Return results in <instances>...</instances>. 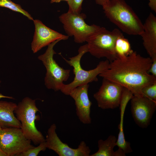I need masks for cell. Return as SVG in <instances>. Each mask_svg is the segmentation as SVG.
Masks as SVG:
<instances>
[{
    "label": "cell",
    "mask_w": 156,
    "mask_h": 156,
    "mask_svg": "<svg viewBox=\"0 0 156 156\" xmlns=\"http://www.w3.org/2000/svg\"><path fill=\"white\" fill-rule=\"evenodd\" d=\"M140 36L150 57L152 60L156 59V17L151 12L143 24V31Z\"/></svg>",
    "instance_id": "5bb4252c"
},
{
    "label": "cell",
    "mask_w": 156,
    "mask_h": 156,
    "mask_svg": "<svg viewBox=\"0 0 156 156\" xmlns=\"http://www.w3.org/2000/svg\"><path fill=\"white\" fill-rule=\"evenodd\" d=\"M142 95L156 101V82L144 87L142 90Z\"/></svg>",
    "instance_id": "44dd1931"
},
{
    "label": "cell",
    "mask_w": 156,
    "mask_h": 156,
    "mask_svg": "<svg viewBox=\"0 0 156 156\" xmlns=\"http://www.w3.org/2000/svg\"><path fill=\"white\" fill-rule=\"evenodd\" d=\"M47 148L45 141L40 143L36 147L30 148L21 153L18 156H37L40 151H44Z\"/></svg>",
    "instance_id": "ffe728a7"
},
{
    "label": "cell",
    "mask_w": 156,
    "mask_h": 156,
    "mask_svg": "<svg viewBox=\"0 0 156 156\" xmlns=\"http://www.w3.org/2000/svg\"><path fill=\"white\" fill-rule=\"evenodd\" d=\"M2 127L1 126H0V134H1V129H2Z\"/></svg>",
    "instance_id": "f1b7e54d"
},
{
    "label": "cell",
    "mask_w": 156,
    "mask_h": 156,
    "mask_svg": "<svg viewBox=\"0 0 156 156\" xmlns=\"http://www.w3.org/2000/svg\"><path fill=\"white\" fill-rule=\"evenodd\" d=\"M102 6L107 17L123 32L130 35L142 34L143 24L124 0H109Z\"/></svg>",
    "instance_id": "7a4b0ae2"
},
{
    "label": "cell",
    "mask_w": 156,
    "mask_h": 156,
    "mask_svg": "<svg viewBox=\"0 0 156 156\" xmlns=\"http://www.w3.org/2000/svg\"><path fill=\"white\" fill-rule=\"evenodd\" d=\"M109 0H95L96 4L103 6L107 3Z\"/></svg>",
    "instance_id": "d4e9b609"
},
{
    "label": "cell",
    "mask_w": 156,
    "mask_h": 156,
    "mask_svg": "<svg viewBox=\"0 0 156 156\" xmlns=\"http://www.w3.org/2000/svg\"><path fill=\"white\" fill-rule=\"evenodd\" d=\"M133 94L128 90L124 88L122 98L120 105V121L118 126L119 132L116 143L118 149L122 151L126 154L132 152V149L129 142L126 141L123 130V119L127 105L133 96Z\"/></svg>",
    "instance_id": "9a60e30c"
},
{
    "label": "cell",
    "mask_w": 156,
    "mask_h": 156,
    "mask_svg": "<svg viewBox=\"0 0 156 156\" xmlns=\"http://www.w3.org/2000/svg\"><path fill=\"white\" fill-rule=\"evenodd\" d=\"M0 82L1 81H0ZM1 98H7L13 99H14L12 96H5L0 93V99Z\"/></svg>",
    "instance_id": "484cf974"
},
{
    "label": "cell",
    "mask_w": 156,
    "mask_h": 156,
    "mask_svg": "<svg viewBox=\"0 0 156 156\" xmlns=\"http://www.w3.org/2000/svg\"><path fill=\"white\" fill-rule=\"evenodd\" d=\"M148 5L151 9L156 12V0H148Z\"/></svg>",
    "instance_id": "cb8c5ba5"
},
{
    "label": "cell",
    "mask_w": 156,
    "mask_h": 156,
    "mask_svg": "<svg viewBox=\"0 0 156 156\" xmlns=\"http://www.w3.org/2000/svg\"><path fill=\"white\" fill-rule=\"evenodd\" d=\"M117 140L116 136L112 135L105 140H99L98 142V151L90 156H116L114 149L116 146Z\"/></svg>",
    "instance_id": "e0dca14e"
},
{
    "label": "cell",
    "mask_w": 156,
    "mask_h": 156,
    "mask_svg": "<svg viewBox=\"0 0 156 156\" xmlns=\"http://www.w3.org/2000/svg\"><path fill=\"white\" fill-rule=\"evenodd\" d=\"M60 41L57 40L49 44L45 52L38 57L46 69L45 86L47 88L55 91L60 90L64 84V82L68 79L70 73V70L60 66L53 58L54 55L56 54L53 47Z\"/></svg>",
    "instance_id": "8992f818"
},
{
    "label": "cell",
    "mask_w": 156,
    "mask_h": 156,
    "mask_svg": "<svg viewBox=\"0 0 156 156\" xmlns=\"http://www.w3.org/2000/svg\"><path fill=\"white\" fill-rule=\"evenodd\" d=\"M152 63L150 57H143L133 51L110 62L109 68L99 76L127 88L133 95H142L144 87L156 82V77L148 73Z\"/></svg>",
    "instance_id": "6da1fadb"
},
{
    "label": "cell",
    "mask_w": 156,
    "mask_h": 156,
    "mask_svg": "<svg viewBox=\"0 0 156 156\" xmlns=\"http://www.w3.org/2000/svg\"><path fill=\"white\" fill-rule=\"evenodd\" d=\"M78 52L76 55L69 58V60L63 58L66 62L73 67V72L75 75L73 81L68 84H64L60 90L66 95H69L70 91L78 86L97 81V76L109 67L110 62L106 60L99 62L93 69L89 70H84L81 67L80 61L82 56L88 52L87 44L81 46Z\"/></svg>",
    "instance_id": "3957f363"
},
{
    "label": "cell",
    "mask_w": 156,
    "mask_h": 156,
    "mask_svg": "<svg viewBox=\"0 0 156 156\" xmlns=\"http://www.w3.org/2000/svg\"><path fill=\"white\" fill-rule=\"evenodd\" d=\"M83 0H69L67 2L68 6V12L74 13H80Z\"/></svg>",
    "instance_id": "7402d4cb"
},
{
    "label": "cell",
    "mask_w": 156,
    "mask_h": 156,
    "mask_svg": "<svg viewBox=\"0 0 156 156\" xmlns=\"http://www.w3.org/2000/svg\"><path fill=\"white\" fill-rule=\"evenodd\" d=\"M69 0H51L50 2L51 3H59L62 1H65L67 2Z\"/></svg>",
    "instance_id": "4316f807"
},
{
    "label": "cell",
    "mask_w": 156,
    "mask_h": 156,
    "mask_svg": "<svg viewBox=\"0 0 156 156\" xmlns=\"http://www.w3.org/2000/svg\"><path fill=\"white\" fill-rule=\"evenodd\" d=\"M56 128L53 123L47 130L45 139L47 148L59 156H90L91 150L84 141H81L77 148H72L60 140L56 133Z\"/></svg>",
    "instance_id": "9c48e42d"
},
{
    "label": "cell",
    "mask_w": 156,
    "mask_h": 156,
    "mask_svg": "<svg viewBox=\"0 0 156 156\" xmlns=\"http://www.w3.org/2000/svg\"><path fill=\"white\" fill-rule=\"evenodd\" d=\"M0 6L7 8L13 11L21 13L29 20H34L31 15L23 9L20 5L14 3L10 0L0 1Z\"/></svg>",
    "instance_id": "d6986e66"
},
{
    "label": "cell",
    "mask_w": 156,
    "mask_h": 156,
    "mask_svg": "<svg viewBox=\"0 0 156 156\" xmlns=\"http://www.w3.org/2000/svg\"><path fill=\"white\" fill-rule=\"evenodd\" d=\"M33 21L35 31L31 49L34 53L57 40H66L69 37L49 28L38 20Z\"/></svg>",
    "instance_id": "7c38bea8"
},
{
    "label": "cell",
    "mask_w": 156,
    "mask_h": 156,
    "mask_svg": "<svg viewBox=\"0 0 156 156\" xmlns=\"http://www.w3.org/2000/svg\"><path fill=\"white\" fill-rule=\"evenodd\" d=\"M123 35L118 29L109 31L101 27L87 41L88 52L98 58L105 57L111 62L118 57L115 49V43L118 38Z\"/></svg>",
    "instance_id": "5b68a950"
},
{
    "label": "cell",
    "mask_w": 156,
    "mask_h": 156,
    "mask_svg": "<svg viewBox=\"0 0 156 156\" xmlns=\"http://www.w3.org/2000/svg\"><path fill=\"white\" fill-rule=\"evenodd\" d=\"M21 128L2 127L0 135V147L7 156L18 155L34 146L31 144Z\"/></svg>",
    "instance_id": "ba28073f"
},
{
    "label": "cell",
    "mask_w": 156,
    "mask_h": 156,
    "mask_svg": "<svg viewBox=\"0 0 156 156\" xmlns=\"http://www.w3.org/2000/svg\"><path fill=\"white\" fill-rule=\"evenodd\" d=\"M0 156H7L0 147Z\"/></svg>",
    "instance_id": "83f0119b"
},
{
    "label": "cell",
    "mask_w": 156,
    "mask_h": 156,
    "mask_svg": "<svg viewBox=\"0 0 156 156\" xmlns=\"http://www.w3.org/2000/svg\"><path fill=\"white\" fill-rule=\"evenodd\" d=\"M124 88L116 83L103 78L101 86L93 97L101 109H114L120 106Z\"/></svg>",
    "instance_id": "30bf717a"
},
{
    "label": "cell",
    "mask_w": 156,
    "mask_h": 156,
    "mask_svg": "<svg viewBox=\"0 0 156 156\" xmlns=\"http://www.w3.org/2000/svg\"><path fill=\"white\" fill-rule=\"evenodd\" d=\"M16 106L13 102L0 101V126L2 127L21 128V123L14 114Z\"/></svg>",
    "instance_id": "2e32d148"
},
{
    "label": "cell",
    "mask_w": 156,
    "mask_h": 156,
    "mask_svg": "<svg viewBox=\"0 0 156 156\" xmlns=\"http://www.w3.org/2000/svg\"><path fill=\"white\" fill-rule=\"evenodd\" d=\"M86 17L84 13L67 12L60 15L59 18L67 35L73 36L75 42L82 43L87 42L101 27L95 24H87L85 21Z\"/></svg>",
    "instance_id": "52a82bcc"
},
{
    "label": "cell",
    "mask_w": 156,
    "mask_h": 156,
    "mask_svg": "<svg viewBox=\"0 0 156 156\" xmlns=\"http://www.w3.org/2000/svg\"><path fill=\"white\" fill-rule=\"evenodd\" d=\"M39 111L36 100L26 97L17 105L14 111L16 117L21 123L23 132L35 145L45 141L44 137L37 129L35 124V120L39 118L36 115Z\"/></svg>",
    "instance_id": "277c9868"
},
{
    "label": "cell",
    "mask_w": 156,
    "mask_h": 156,
    "mask_svg": "<svg viewBox=\"0 0 156 156\" xmlns=\"http://www.w3.org/2000/svg\"><path fill=\"white\" fill-rule=\"evenodd\" d=\"M6 0H0V1H5Z\"/></svg>",
    "instance_id": "f546056e"
},
{
    "label": "cell",
    "mask_w": 156,
    "mask_h": 156,
    "mask_svg": "<svg viewBox=\"0 0 156 156\" xmlns=\"http://www.w3.org/2000/svg\"><path fill=\"white\" fill-rule=\"evenodd\" d=\"M148 73L156 77V59L152 60V63L148 71Z\"/></svg>",
    "instance_id": "603a6c76"
},
{
    "label": "cell",
    "mask_w": 156,
    "mask_h": 156,
    "mask_svg": "<svg viewBox=\"0 0 156 156\" xmlns=\"http://www.w3.org/2000/svg\"><path fill=\"white\" fill-rule=\"evenodd\" d=\"M115 49L118 57H125L131 54L133 51L131 49L128 40L123 35L118 38L116 42Z\"/></svg>",
    "instance_id": "ac0fdd59"
},
{
    "label": "cell",
    "mask_w": 156,
    "mask_h": 156,
    "mask_svg": "<svg viewBox=\"0 0 156 156\" xmlns=\"http://www.w3.org/2000/svg\"><path fill=\"white\" fill-rule=\"evenodd\" d=\"M88 84L78 86L70 92V96L74 100L76 114L80 121L84 124L91 122L90 109L92 103L88 96Z\"/></svg>",
    "instance_id": "4fadbf2b"
},
{
    "label": "cell",
    "mask_w": 156,
    "mask_h": 156,
    "mask_svg": "<svg viewBox=\"0 0 156 156\" xmlns=\"http://www.w3.org/2000/svg\"><path fill=\"white\" fill-rule=\"evenodd\" d=\"M130 100L131 113L135 122L140 128H147L156 109V101L143 95H133Z\"/></svg>",
    "instance_id": "8fae6325"
}]
</instances>
